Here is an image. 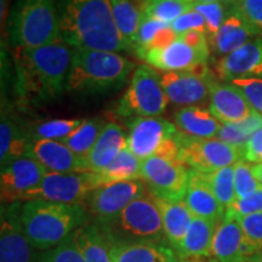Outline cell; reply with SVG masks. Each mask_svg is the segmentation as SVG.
I'll return each mask as SVG.
<instances>
[{
	"instance_id": "1",
	"label": "cell",
	"mask_w": 262,
	"mask_h": 262,
	"mask_svg": "<svg viewBox=\"0 0 262 262\" xmlns=\"http://www.w3.org/2000/svg\"><path fill=\"white\" fill-rule=\"evenodd\" d=\"M58 21L60 37L72 48L130 50L117 27L110 0H64Z\"/></svg>"
},
{
	"instance_id": "2",
	"label": "cell",
	"mask_w": 262,
	"mask_h": 262,
	"mask_svg": "<svg viewBox=\"0 0 262 262\" xmlns=\"http://www.w3.org/2000/svg\"><path fill=\"white\" fill-rule=\"evenodd\" d=\"M72 57L70 45L61 38L39 48H16L19 94L34 102L57 98L67 90Z\"/></svg>"
},
{
	"instance_id": "3",
	"label": "cell",
	"mask_w": 262,
	"mask_h": 262,
	"mask_svg": "<svg viewBox=\"0 0 262 262\" xmlns=\"http://www.w3.org/2000/svg\"><path fill=\"white\" fill-rule=\"evenodd\" d=\"M88 210L83 204H62L47 201H26L19 221L32 247L50 250L70 238L86 224Z\"/></svg>"
},
{
	"instance_id": "4",
	"label": "cell",
	"mask_w": 262,
	"mask_h": 262,
	"mask_svg": "<svg viewBox=\"0 0 262 262\" xmlns=\"http://www.w3.org/2000/svg\"><path fill=\"white\" fill-rule=\"evenodd\" d=\"M134 63L118 52L74 49L67 90L97 93L122 86Z\"/></svg>"
},
{
	"instance_id": "5",
	"label": "cell",
	"mask_w": 262,
	"mask_h": 262,
	"mask_svg": "<svg viewBox=\"0 0 262 262\" xmlns=\"http://www.w3.org/2000/svg\"><path fill=\"white\" fill-rule=\"evenodd\" d=\"M16 48H39L60 39V21L55 0H16L9 21Z\"/></svg>"
},
{
	"instance_id": "6",
	"label": "cell",
	"mask_w": 262,
	"mask_h": 262,
	"mask_svg": "<svg viewBox=\"0 0 262 262\" xmlns=\"http://www.w3.org/2000/svg\"><path fill=\"white\" fill-rule=\"evenodd\" d=\"M110 228L117 243L166 241L163 219L155 196L149 191L135 199L119 215L102 221Z\"/></svg>"
},
{
	"instance_id": "7",
	"label": "cell",
	"mask_w": 262,
	"mask_h": 262,
	"mask_svg": "<svg viewBox=\"0 0 262 262\" xmlns=\"http://www.w3.org/2000/svg\"><path fill=\"white\" fill-rule=\"evenodd\" d=\"M168 102L158 72L150 66H140L118 104L117 114L122 118L160 117Z\"/></svg>"
},
{
	"instance_id": "8",
	"label": "cell",
	"mask_w": 262,
	"mask_h": 262,
	"mask_svg": "<svg viewBox=\"0 0 262 262\" xmlns=\"http://www.w3.org/2000/svg\"><path fill=\"white\" fill-rule=\"evenodd\" d=\"M104 185L101 173L50 172L48 171L40 185L24 196L22 201H47L62 204H85L95 189Z\"/></svg>"
},
{
	"instance_id": "9",
	"label": "cell",
	"mask_w": 262,
	"mask_h": 262,
	"mask_svg": "<svg viewBox=\"0 0 262 262\" xmlns=\"http://www.w3.org/2000/svg\"><path fill=\"white\" fill-rule=\"evenodd\" d=\"M189 170L179 159L152 156L141 163V180L156 198L183 201L188 187Z\"/></svg>"
},
{
	"instance_id": "10",
	"label": "cell",
	"mask_w": 262,
	"mask_h": 262,
	"mask_svg": "<svg viewBox=\"0 0 262 262\" xmlns=\"http://www.w3.org/2000/svg\"><path fill=\"white\" fill-rule=\"evenodd\" d=\"M179 159L189 169L209 173L234 165L238 160L243 159V148L229 145L216 137L194 139L181 134Z\"/></svg>"
},
{
	"instance_id": "11",
	"label": "cell",
	"mask_w": 262,
	"mask_h": 262,
	"mask_svg": "<svg viewBox=\"0 0 262 262\" xmlns=\"http://www.w3.org/2000/svg\"><path fill=\"white\" fill-rule=\"evenodd\" d=\"M159 77L169 102L175 106H201L210 98L209 84L212 77L208 63L189 71L164 72Z\"/></svg>"
},
{
	"instance_id": "12",
	"label": "cell",
	"mask_w": 262,
	"mask_h": 262,
	"mask_svg": "<svg viewBox=\"0 0 262 262\" xmlns=\"http://www.w3.org/2000/svg\"><path fill=\"white\" fill-rule=\"evenodd\" d=\"M147 192L148 188L142 180L104 183L88 196L84 205L97 221H110Z\"/></svg>"
},
{
	"instance_id": "13",
	"label": "cell",
	"mask_w": 262,
	"mask_h": 262,
	"mask_svg": "<svg viewBox=\"0 0 262 262\" xmlns=\"http://www.w3.org/2000/svg\"><path fill=\"white\" fill-rule=\"evenodd\" d=\"M127 127V148L140 160L155 156L164 141L179 131L175 124L162 117L131 118Z\"/></svg>"
},
{
	"instance_id": "14",
	"label": "cell",
	"mask_w": 262,
	"mask_h": 262,
	"mask_svg": "<svg viewBox=\"0 0 262 262\" xmlns=\"http://www.w3.org/2000/svg\"><path fill=\"white\" fill-rule=\"evenodd\" d=\"M48 170L32 157L19 158L2 169L0 195L5 204H15L40 185Z\"/></svg>"
},
{
	"instance_id": "15",
	"label": "cell",
	"mask_w": 262,
	"mask_h": 262,
	"mask_svg": "<svg viewBox=\"0 0 262 262\" xmlns=\"http://www.w3.org/2000/svg\"><path fill=\"white\" fill-rule=\"evenodd\" d=\"M215 73L226 81L262 79V38H255L214 64Z\"/></svg>"
},
{
	"instance_id": "16",
	"label": "cell",
	"mask_w": 262,
	"mask_h": 262,
	"mask_svg": "<svg viewBox=\"0 0 262 262\" xmlns=\"http://www.w3.org/2000/svg\"><path fill=\"white\" fill-rule=\"evenodd\" d=\"M210 112L222 124L242 123L255 112L243 91L233 83L210 79Z\"/></svg>"
},
{
	"instance_id": "17",
	"label": "cell",
	"mask_w": 262,
	"mask_h": 262,
	"mask_svg": "<svg viewBox=\"0 0 262 262\" xmlns=\"http://www.w3.org/2000/svg\"><path fill=\"white\" fill-rule=\"evenodd\" d=\"M210 49H198L176 39L163 49L149 50L143 60L152 68L163 72L189 71L199 64L208 63Z\"/></svg>"
},
{
	"instance_id": "18",
	"label": "cell",
	"mask_w": 262,
	"mask_h": 262,
	"mask_svg": "<svg viewBox=\"0 0 262 262\" xmlns=\"http://www.w3.org/2000/svg\"><path fill=\"white\" fill-rule=\"evenodd\" d=\"M211 256L219 262H247L254 254L245 243L238 219L226 212L212 242Z\"/></svg>"
},
{
	"instance_id": "19",
	"label": "cell",
	"mask_w": 262,
	"mask_h": 262,
	"mask_svg": "<svg viewBox=\"0 0 262 262\" xmlns=\"http://www.w3.org/2000/svg\"><path fill=\"white\" fill-rule=\"evenodd\" d=\"M72 237L86 262H114L118 243L104 222H86Z\"/></svg>"
},
{
	"instance_id": "20",
	"label": "cell",
	"mask_w": 262,
	"mask_h": 262,
	"mask_svg": "<svg viewBox=\"0 0 262 262\" xmlns=\"http://www.w3.org/2000/svg\"><path fill=\"white\" fill-rule=\"evenodd\" d=\"M29 157L34 158L50 172H85V159L77 156L61 141L33 140Z\"/></svg>"
},
{
	"instance_id": "21",
	"label": "cell",
	"mask_w": 262,
	"mask_h": 262,
	"mask_svg": "<svg viewBox=\"0 0 262 262\" xmlns=\"http://www.w3.org/2000/svg\"><path fill=\"white\" fill-rule=\"evenodd\" d=\"M32 248L19 221V211L12 204L2 214L0 262H32Z\"/></svg>"
},
{
	"instance_id": "22",
	"label": "cell",
	"mask_w": 262,
	"mask_h": 262,
	"mask_svg": "<svg viewBox=\"0 0 262 262\" xmlns=\"http://www.w3.org/2000/svg\"><path fill=\"white\" fill-rule=\"evenodd\" d=\"M183 201L193 216L216 222L224 220L226 209L216 198L204 172L189 170L188 187Z\"/></svg>"
},
{
	"instance_id": "23",
	"label": "cell",
	"mask_w": 262,
	"mask_h": 262,
	"mask_svg": "<svg viewBox=\"0 0 262 262\" xmlns=\"http://www.w3.org/2000/svg\"><path fill=\"white\" fill-rule=\"evenodd\" d=\"M255 35H257L256 32L233 8L226 16L219 32L208 38L209 47L217 56L224 57L253 40Z\"/></svg>"
},
{
	"instance_id": "24",
	"label": "cell",
	"mask_w": 262,
	"mask_h": 262,
	"mask_svg": "<svg viewBox=\"0 0 262 262\" xmlns=\"http://www.w3.org/2000/svg\"><path fill=\"white\" fill-rule=\"evenodd\" d=\"M126 147L127 135L123 127L117 123H107L93 149L85 158L88 170L102 172Z\"/></svg>"
},
{
	"instance_id": "25",
	"label": "cell",
	"mask_w": 262,
	"mask_h": 262,
	"mask_svg": "<svg viewBox=\"0 0 262 262\" xmlns=\"http://www.w3.org/2000/svg\"><path fill=\"white\" fill-rule=\"evenodd\" d=\"M155 199L162 214L166 242L173 250L178 251L191 226L193 220L192 212L185 201H168L156 196Z\"/></svg>"
},
{
	"instance_id": "26",
	"label": "cell",
	"mask_w": 262,
	"mask_h": 262,
	"mask_svg": "<svg viewBox=\"0 0 262 262\" xmlns=\"http://www.w3.org/2000/svg\"><path fill=\"white\" fill-rule=\"evenodd\" d=\"M114 262H181L178 253L169 244L160 242L118 243Z\"/></svg>"
},
{
	"instance_id": "27",
	"label": "cell",
	"mask_w": 262,
	"mask_h": 262,
	"mask_svg": "<svg viewBox=\"0 0 262 262\" xmlns=\"http://www.w3.org/2000/svg\"><path fill=\"white\" fill-rule=\"evenodd\" d=\"M175 125L185 136L194 139H214L217 136L222 123L210 111L199 106L182 107L175 114Z\"/></svg>"
},
{
	"instance_id": "28",
	"label": "cell",
	"mask_w": 262,
	"mask_h": 262,
	"mask_svg": "<svg viewBox=\"0 0 262 262\" xmlns=\"http://www.w3.org/2000/svg\"><path fill=\"white\" fill-rule=\"evenodd\" d=\"M220 222L193 216L187 234L178 249L180 260L188 257L211 256L212 242Z\"/></svg>"
},
{
	"instance_id": "29",
	"label": "cell",
	"mask_w": 262,
	"mask_h": 262,
	"mask_svg": "<svg viewBox=\"0 0 262 262\" xmlns=\"http://www.w3.org/2000/svg\"><path fill=\"white\" fill-rule=\"evenodd\" d=\"M33 139L22 133L11 118L3 113L0 124V163L2 169L29 155Z\"/></svg>"
},
{
	"instance_id": "30",
	"label": "cell",
	"mask_w": 262,
	"mask_h": 262,
	"mask_svg": "<svg viewBox=\"0 0 262 262\" xmlns=\"http://www.w3.org/2000/svg\"><path fill=\"white\" fill-rule=\"evenodd\" d=\"M117 27L129 49H134V42L142 21L143 12L136 8L131 0H110Z\"/></svg>"
},
{
	"instance_id": "31",
	"label": "cell",
	"mask_w": 262,
	"mask_h": 262,
	"mask_svg": "<svg viewBox=\"0 0 262 262\" xmlns=\"http://www.w3.org/2000/svg\"><path fill=\"white\" fill-rule=\"evenodd\" d=\"M106 123L102 118H91V119H85L80 126H78L70 136L66 137L63 142L71 150H73L80 158H86L90 150L102 133Z\"/></svg>"
},
{
	"instance_id": "32",
	"label": "cell",
	"mask_w": 262,
	"mask_h": 262,
	"mask_svg": "<svg viewBox=\"0 0 262 262\" xmlns=\"http://www.w3.org/2000/svg\"><path fill=\"white\" fill-rule=\"evenodd\" d=\"M141 163H142V160L137 158L126 147L100 173L104 183L141 180Z\"/></svg>"
},
{
	"instance_id": "33",
	"label": "cell",
	"mask_w": 262,
	"mask_h": 262,
	"mask_svg": "<svg viewBox=\"0 0 262 262\" xmlns=\"http://www.w3.org/2000/svg\"><path fill=\"white\" fill-rule=\"evenodd\" d=\"M260 129H262V116L255 111L244 122L222 124L216 139H220L224 142L239 147V148H244V146L247 145L253 134Z\"/></svg>"
},
{
	"instance_id": "34",
	"label": "cell",
	"mask_w": 262,
	"mask_h": 262,
	"mask_svg": "<svg viewBox=\"0 0 262 262\" xmlns=\"http://www.w3.org/2000/svg\"><path fill=\"white\" fill-rule=\"evenodd\" d=\"M193 6L192 0H146L142 12L147 17L171 25L180 16L191 11Z\"/></svg>"
},
{
	"instance_id": "35",
	"label": "cell",
	"mask_w": 262,
	"mask_h": 262,
	"mask_svg": "<svg viewBox=\"0 0 262 262\" xmlns=\"http://www.w3.org/2000/svg\"><path fill=\"white\" fill-rule=\"evenodd\" d=\"M204 175L217 201L224 205L225 209H228L235 202L233 165L209 173L204 172Z\"/></svg>"
},
{
	"instance_id": "36",
	"label": "cell",
	"mask_w": 262,
	"mask_h": 262,
	"mask_svg": "<svg viewBox=\"0 0 262 262\" xmlns=\"http://www.w3.org/2000/svg\"><path fill=\"white\" fill-rule=\"evenodd\" d=\"M85 119H52L41 123L32 133L33 140L63 141L83 124Z\"/></svg>"
},
{
	"instance_id": "37",
	"label": "cell",
	"mask_w": 262,
	"mask_h": 262,
	"mask_svg": "<svg viewBox=\"0 0 262 262\" xmlns=\"http://www.w3.org/2000/svg\"><path fill=\"white\" fill-rule=\"evenodd\" d=\"M233 168L235 201L248 198L249 195L262 188V185L254 176L253 164L245 159H241L234 164Z\"/></svg>"
},
{
	"instance_id": "38",
	"label": "cell",
	"mask_w": 262,
	"mask_h": 262,
	"mask_svg": "<svg viewBox=\"0 0 262 262\" xmlns=\"http://www.w3.org/2000/svg\"><path fill=\"white\" fill-rule=\"evenodd\" d=\"M170 25L165 22L159 21V19L147 17L143 16L141 21L139 31H137L135 42H134V50L136 52V56L142 58L145 57L147 50H148L150 42L157 37V34L165 27H169Z\"/></svg>"
},
{
	"instance_id": "39",
	"label": "cell",
	"mask_w": 262,
	"mask_h": 262,
	"mask_svg": "<svg viewBox=\"0 0 262 262\" xmlns=\"http://www.w3.org/2000/svg\"><path fill=\"white\" fill-rule=\"evenodd\" d=\"M237 219L243 229L248 248L254 255L260 253L262 251V212L238 216Z\"/></svg>"
},
{
	"instance_id": "40",
	"label": "cell",
	"mask_w": 262,
	"mask_h": 262,
	"mask_svg": "<svg viewBox=\"0 0 262 262\" xmlns=\"http://www.w3.org/2000/svg\"><path fill=\"white\" fill-rule=\"evenodd\" d=\"M44 262H86L73 237L67 238L60 245L50 249L42 256Z\"/></svg>"
},
{
	"instance_id": "41",
	"label": "cell",
	"mask_w": 262,
	"mask_h": 262,
	"mask_svg": "<svg viewBox=\"0 0 262 262\" xmlns=\"http://www.w3.org/2000/svg\"><path fill=\"white\" fill-rule=\"evenodd\" d=\"M193 9L198 11L206 22L208 38L215 35L224 24L226 16L222 3H209V4H194Z\"/></svg>"
},
{
	"instance_id": "42",
	"label": "cell",
	"mask_w": 262,
	"mask_h": 262,
	"mask_svg": "<svg viewBox=\"0 0 262 262\" xmlns=\"http://www.w3.org/2000/svg\"><path fill=\"white\" fill-rule=\"evenodd\" d=\"M233 8L262 38V0H239Z\"/></svg>"
},
{
	"instance_id": "43",
	"label": "cell",
	"mask_w": 262,
	"mask_h": 262,
	"mask_svg": "<svg viewBox=\"0 0 262 262\" xmlns=\"http://www.w3.org/2000/svg\"><path fill=\"white\" fill-rule=\"evenodd\" d=\"M170 27L173 29L176 34H181V33L188 31H198L208 34L204 17L198 11H195L194 9H192L191 11L186 12V14L180 16L179 18H176L170 25Z\"/></svg>"
},
{
	"instance_id": "44",
	"label": "cell",
	"mask_w": 262,
	"mask_h": 262,
	"mask_svg": "<svg viewBox=\"0 0 262 262\" xmlns=\"http://www.w3.org/2000/svg\"><path fill=\"white\" fill-rule=\"evenodd\" d=\"M231 83L243 91L251 107L262 116V79H237Z\"/></svg>"
},
{
	"instance_id": "45",
	"label": "cell",
	"mask_w": 262,
	"mask_h": 262,
	"mask_svg": "<svg viewBox=\"0 0 262 262\" xmlns=\"http://www.w3.org/2000/svg\"><path fill=\"white\" fill-rule=\"evenodd\" d=\"M226 212L234 217L254 214V212H262V188L249 195L248 198L235 201L228 209H226Z\"/></svg>"
},
{
	"instance_id": "46",
	"label": "cell",
	"mask_w": 262,
	"mask_h": 262,
	"mask_svg": "<svg viewBox=\"0 0 262 262\" xmlns=\"http://www.w3.org/2000/svg\"><path fill=\"white\" fill-rule=\"evenodd\" d=\"M243 159L251 164L262 163V129L254 133L244 146Z\"/></svg>"
},
{
	"instance_id": "47",
	"label": "cell",
	"mask_w": 262,
	"mask_h": 262,
	"mask_svg": "<svg viewBox=\"0 0 262 262\" xmlns=\"http://www.w3.org/2000/svg\"><path fill=\"white\" fill-rule=\"evenodd\" d=\"M253 172L257 181L262 185V163L253 164Z\"/></svg>"
},
{
	"instance_id": "48",
	"label": "cell",
	"mask_w": 262,
	"mask_h": 262,
	"mask_svg": "<svg viewBox=\"0 0 262 262\" xmlns=\"http://www.w3.org/2000/svg\"><path fill=\"white\" fill-rule=\"evenodd\" d=\"M194 4H209V3H231L229 0H192Z\"/></svg>"
},
{
	"instance_id": "49",
	"label": "cell",
	"mask_w": 262,
	"mask_h": 262,
	"mask_svg": "<svg viewBox=\"0 0 262 262\" xmlns=\"http://www.w3.org/2000/svg\"><path fill=\"white\" fill-rule=\"evenodd\" d=\"M247 262H262V251L257 253L256 255H254V256L249 258Z\"/></svg>"
},
{
	"instance_id": "50",
	"label": "cell",
	"mask_w": 262,
	"mask_h": 262,
	"mask_svg": "<svg viewBox=\"0 0 262 262\" xmlns=\"http://www.w3.org/2000/svg\"><path fill=\"white\" fill-rule=\"evenodd\" d=\"M229 2H231V3H234V4H235V3L239 2V0H229Z\"/></svg>"
},
{
	"instance_id": "51",
	"label": "cell",
	"mask_w": 262,
	"mask_h": 262,
	"mask_svg": "<svg viewBox=\"0 0 262 262\" xmlns=\"http://www.w3.org/2000/svg\"><path fill=\"white\" fill-rule=\"evenodd\" d=\"M145 2H146V0H145Z\"/></svg>"
}]
</instances>
